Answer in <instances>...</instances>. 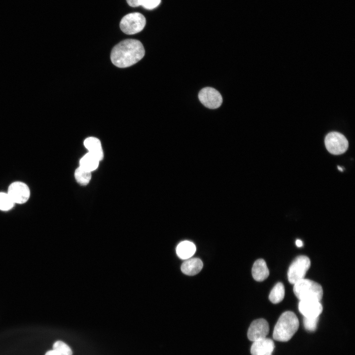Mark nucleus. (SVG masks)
I'll use <instances>...</instances> for the list:
<instances>
[{
	"label": "nucleus",
	"instance_id": "f257e3e1",
	"mask_svg": "<svg viewBox=\"0 0 355 355\" xmlns=\"http://www.w3.org/2000/svg\"><path fill=\"white\" fill-rule=\"evenodd\" d=\"M144 54L145 50L141 41L135 39H127L114 46L110 54V59L116 67L126 68L141 60Z\"/></svg>",
	"mask_w": 355,
	"mask_h": 355
},
{
	"label": "nucleus",
	"instance_id": "f03ea898",
	"mask_svg": "<svg viewBox=\"0 0 355 355\" xmlns=\"http://www.w3.org/2000/svg\"><path fill=\"white\" fill-rule=\"evenodd\" d=\"M299 325L298 319L294 313L291 311L284 312L274 327L273 337L277 341L287 342L297 331Z\"/></svg>",
	"mask_w": 355,
	"mask_h": 355
},
{
	"label": "nucleus",
	"instance_id": "7ed1b4c3",
	"mask_svg": "<svg viewBox=\"0 0 355 355\" xmlns=\"http://www.w3.org/2000/svg\"><path fill=\"white\" fill-rule=\"evenodd\" d=\"M293 292L300 300L314 299L320 301L323 296V289L319 284L304 278L294 284Z\"/></svg>",
	"mask_w": 355,
	"mask_h": 355
},
{
	"label": "nucleus",
	"instance_id": "20e7f679",
	"mask_svg": "<svg viewBox=\"0 0 355 355\" xmlns=\"http://www.w3.org/2000/svg\"><path fill=\"white\" fill-rule=\"evenodd\" d=\"M146 24L144 16L139 12H133L125 15L120 22L121 31L127 35H133L143 30Z\"/></svg>",
	"mask_w": 355,
	"mask_h": 355
},
{
	"label": "nucleus",
	"instance_id": "39448f33",
	"mask_svg": "<svg viewBox=\"0 0 355 355\" xmlns=\"http://www.w3.org/2000/svg\"><path fill=\"white\" fill-rule=\"evenodd\" d=\"M311 265L309 258L305 255L297 256L289 267L287 277L291 284H294L304 278Z\"/></svg>",
	"mask_w": 355,
	"mask_h": 355
},
{
	"label": "nucleus",
	"instance_id": "423d86ee",
	"mask_svg": "<svg viewBox=\"0 0 355 355\" xmlns=\"http://www.w3.org/2000/svg\"><path fill=\"white\" fill-rule=\"evenodd\" d=\"M324 143L327 150L331 154L339 155L344 153L348 148L346 137L337 132H331L325 137Z\"/></svg>",
	"mask_w": 355,
	"mask_h": 355
},
{
	"label": "nucleus",
	"instance_id": "0eeeda50",
	"mask_svg": "<svg viewBox=\"0 0 355 355\" xmlns=\"http://www.w3.org/2000/svg\"><path fill=\"white\" fill-rule=\"evenodd\" d=\"M200 102L210 109H216L222 104V98L220 93L214 88L207 87L200 90L198 94Z\"/></svg>",
	"mask_w": 355,
	"mask_h": 355
},
{
	"label": "nucleus",
	"instance_id": "6e6552de",
	"mask_svg": "<svg viewBox=\"0 0 355 355\" xmlns=\"http://www.w3.org/2000/svg\"><path fill=\"white\" fill-rule=\"evenodd\" d=\"M269 332L268 322L264 319H259L251 323L247 336L248 339L253 342L266 338Z\"/></svg>",
	"mask_w": 355,
	"mask_h": 355
},
{
	"label": "nucleus",
	"instance_id": "1a4fd4ad",
	"mask_svg": "<svg viewBox=\"0 0 355 355\" xmlns=\"http://www.w3.org/2000/svg\"><path fill=\"white\" fill-rule=\"evenodd\" d=\"M7 193L14 203L20 204L26 202L30 196L28 185L20 181L11 183L8 187Z\"/></svg>",
	"mask_w": 355,
	"mask_h": 355
},
{
	"label": "nucleus",
	"instance_id": "9d476101",
	"mask_svg": "<svg viewBox=\"0 0 355 355\" xmlns=\"http://www.w3.org/2000/svg\"><path fill=\"white\" fill-rule=\"evenodd\" d=\"M298 309L304 317L316 318L321 313L322 306L320 301L316 299H305L300 300Z\"/></svg>",
	"mask_w": 355,
	"mask_h": 355
},
{
	"label": "nucleus",
	"instance_id": "9b49d317",
	"mask_svg": "<svg viewBox=\"0 0 355 355\" xmlns=\"http://www.w3.org/2000/svg\"><path fill=\"white\" fill-rule=\"evenodd\" d=\"M274 348V341L266 337L253 342L250 348V353L251 355H272Z\"/></svg>",
	"mask_w": 355,
	"mask_h": 355
},
{
	"label": "nucleus",
	"instance_id": "f8f14e48",
	"mask_svg": "<svg viewBox=\"0 0 355 355\" xmlns=\"http://www.w3.org/2000/svg\"><path fill=\"white\" fill-rule=\"evenodd\" d=\"M203 266V262L200 259L198 258H188L182 263L181 270L185 275L193 276L200 272Z\"/></svg>",
	"mask_w": 355,
	"mask_h": 355
},
{
	"label": "nucleus",
	"instance_id": "ddd939ff",
	"mask_svg": "<svg viewBox=\"0 0 355 355\" xmlns=\"http://www.w3.org/2000/svg\"><path fill=\"white\" fill-rule=\"evenodd\" d=\"M251 272L253 279L258 282L265 280L269 275V269L263 259H258L254 262Z\"/></svg>",
	"mask_w": 355,
	"mask_h": 355
},
{
	"label": "nucleus",
	"instance_id": "4468645a",
	"mask_svg": "<svg viewBox=\"0 0 355 355\" xmlns=\"http://www.w3.org/2000/svg\"><path fill=\"white\" fill-rule=\"evenodd\" d=\"M84 144L89 152L99 161L103 159V151L100 141L98 139L95 137L87 138L85 140Z\"/></svg>",
	"mask_w": 355,
	"mask_h": 355
},
{
	"label": "nucleus",
	"instance_id": "2eb2a0df",
	"mask_svg": "<svg viewBox=\"0 0 355 355\" xmlns=\"http://www.w3.org/2000/svg\"><path fill=\"white\" fill-rule=\"evenodd\" d=\"M196 247L191 242L184 241L177 246L176 251L178 256L182 259L190 258L196 251Z\"/></svg>",
	"mask_w": 355,
	"mask_h": 355
},
{
	"label": "nucleus",
	"instance_id": "dca6fc26",
	"mask_svg": "<svg viewBox=\"0 0 355 355\" xmlns=\"http://www.w3.org/2000/svg\"><path fill=\"white\" fill-rule=\"evenodd\" d=\"M99 161L97 158L88 152L80 159V167L91 172L98 168Z\"/></svg>",
	"mask_w": 355,
	"mask_h": 355
},
{
	"label": "nucleus",
	"instance_id": "f3484780",
	"mask_svg": "<svg viewBox=\"0 0 355 355\" xmlns=\"http://www.w3.org/2000/svg\"><path fill=\"white\" fill-rule=\"evenodd\" d=\"M284 287L283 283H277L271 290L269 298L270 301L274 304H277L281 302L284 297Z\"/></svg>",
	"mask_w": 355,
	"mask_h": 355
},
{
	"label": "nucleus",
	"instance_id": "a211bd4d",
	"mask_svg": "<svg viewBox=\"0 0 355 355\" xmlns=\"http://www.w3.org/2000/svg\"><path fill=\"white\" fill-rule=\"evenodd\" d=\"M74 176L78 183L85 185L89 183L91 178V173L79 166L75 170Z\"/></svg>",
	"mask_w": 355,
	"mask_h": 355
},
{
	"label": "nucleus",
	"instance_id": "6ab92c4d",
	"mask_svg": "<svg viewBox=\"0 0 355 355\" xmlns=\"http://www.w3.org/2000/svg\"><path fill=\"white\" fill-rule=\"evenodd\" d=\"M53 350L56 351L60 355H72V353L70 347L62 341H57L53 345Z\"/></svg>",
	"mask_w": 355,
	"mask_h": 355
},
{
	"label": "nucleus",
	"instance_id": "aec40b11",
	"mask_svg": "<svg viewBox=\"0 0 355 355\" xmlns=\"http://www.w3.org/2000/svg\"><path fill=\"white\" fill-rule=\"evenodd\" d=\"M14 204L8 193H0V210L8 211L13 207Z\"/></svg>",
	"mask_w": 355,
	"mask_h": 355
},
{
	"label": "nucleus",
	"instance_id": "412c9836",
	"mask_svg": "<svg viewBox=\"0 0 355 355\" xmlns=\"http://www.w3.org/2000/svg\"><path fill=\"white\" fill-rule=\"evenodd\" d=\"M319 319V317L316 318H306L304 317L303 324L305 329L308 331H315Z\"/></svg>",
	"mask_w": 355,
	"mask_h": 355
},
{
	"label": "nucleus",
	"instance_id": "4be33fe9",
	"mask_svg": "<svg viewBox=\"0 0 355 355\" xmlns=\"http://www.w3.org/2000/svg\"><path fill=\"white\" fill-rule=\"evenodd\" d=\"M161 0H139L140 5L147 9H152L158 6Z\"/></svg>",
	"mask_w": 355,
	"mask_h": 355
},
{
	"label": "nucleus",
	"instance_id": "5701e85b",
	"mask_svg": "<svg viewBox=\"0 0 355 355\" xmlns=\"http://www.w3.org/2000/svg\"><path fill=\"white\" fill-rule=\"evenodd\" d=\"M128 4L132 7L140 6L139 0H126Z\"/></svg>",
	"mask_w": 355,
	"mask_h": 355
},
{
	"label": "nucleus",
	"instance_id": "b1692460",
	"mask_svg": "<svg viewBox=\"0 0 355 355\" xmlns=\"http://www.w3.org/2000/svg\"><path fill=\"white\" fill-rule=\"evenodd\" d=\"M45 355H60L57 352L52 350H50L46 353Z\"/></svg>",
	"mask_w": 355,
	"mask_h": 355
},
{
	"label": "nucleus",
	"instance_id": "393cba45",
	"mask_svg": "<svg viewBox=\"0 0 355 355\" xmlns=\"http://www.w3.org/2000/svg\"><path fill=\"white\" fill-rule=\"evenodd\" d=\"M295 243H296V245L297 247H302L303 245V242H302V241L301 240H299V239H297V240H296Z\"/></svg>",
	"mask_w": 355,
	"mask_h": 355
},
{
	"label": "nucleus",
	"instance_id": "a878e982",
	"mask_svg": "<svg viewBox=\"0 0 355 355\" xmlns=\"http://www.w3.org/2000/svg\"><path fill=\"white\" fill-rule=\"evenodd\" d=\"M337 168H338V169L339 170V171H341V172H343V168L342 167H340V166H337Z\"/></svg>",
	"mask_w": 355,
	"mask_h": 355
}]
</instances>
